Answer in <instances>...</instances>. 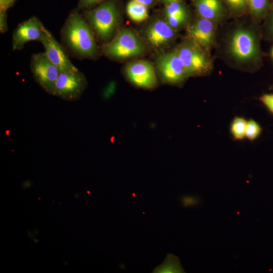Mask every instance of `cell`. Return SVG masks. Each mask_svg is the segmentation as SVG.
Wrapping results in <instances>:
<instances>
[{
  "instance_id": "obj_1",
  "label": "cell",
  "mask_w": 273,
  "mask_h": 273,
  "mask_svg": "<svg viewBox=\"0 0 273 273\" xmlns=\"http://www.w3.org/2000/svg\"><path fill=\"white\" fill-rule=\"evenodd\" d=\"M62 42L75 57L93 58L97 48L92 30L78 9L71 11L61 30Z\"/></svg>"
},
{
  "instance_id": "obj_2",
  "label": "cell",
  "mask_w": 273,
  "mask_h": 273,
  "mask_svg": "<svg viewBox=\"0 0 273 273\" xmlns=\"http://www.w3.org/2000/svg\"><path fill=\"white\" fill-rule=\"evenodd\" d=\"M226 51L235 63L251 64L258 59V43L253 30L245 26H239L233 31L228 38Z\"/></svg>"
},
{
  "instance_id": "obj_3",
  "label": "cell",
  "mask_w": 273,
  "mask_h": 273,
  "mask_svg": "<svg viewBox=\"0 0 273 273\" xmlns=\"http://www.w3.org/2000/svg\"><path fill=\"white\" fill-rule=\"evenodd\" d=\"M84 14L97 36L104 40L111 37L119 22V11L111 1L103 3L92 10L86 11Z\"/></svg>"
},
{
  "instance_id": "obj_4",
  "label": "cell",
  "mask_w": 273,
  "mask_h": 273,
  "mask_svg": "<svg viewBox=\"0 0 273 273\" xmlns=\"http://www.w3.org/2000/svg\"><path fill=\"white\" fill-rule=\"evenodd\" d=\"M144 49L142 42L132 31L122 29L104 45L103 51L108 57L121 59L139 55Z\"/></svg>"
},
{
  "instance_id": "obj_5",
  "label": "cell",
  "mask_w": 273,
  "mask_h": 273,
  "mask_svg": "<svg viewBox=\"0 0 273 273\" xmlns=\"http://www.w3.org/2000/svg\"><path fill=\"white\" fill-rule=\"evenodd\" d=\"M30 67L34 80L46 93L53 96L60 70L49 60L44 52L31 56Z\"/></svg>"
},
{
  "instance_id": "obj_6",
  "label": "cell",
  "mask_w": 273,
  "mask_h": 273,
  "mask_svg": "<svg viewBox=\"0 0 273 273\" xmlns=\"http://www.w3.org/2000/svg\"><path fill=\"white\" fill-rule=\"evenodd\" d=\"M87 85L85 76L79 70L76 72H60L53 96L66 101H76L81 97Z\"/></svg>"
},
{
  "instance_id": "obj_7",
  "label": "cell",
  "mask_w": 273,
  "mask_h": 273,
  "mask_svg": "<svg viewBox=\"0 0 273 273\" xmlns=\"http://www.w3.org/2000/svg\"><path fill=\"white\" fill-rule=\"evenodd\" d=\"M188 76L201 74L209 71L211 62L202 49L195 44L185 43L176 51Z\"/></svg>"
},
{
  "instance_id": "obj_8",
  "label": "cell",
  "mask_w": 273,
  "mask_h": 273,
  "mask_svg": "<svg viewBox=\"0 0 273 273\" xmlns=\"http://www.w3.org/2000/svg\"><path fill=\"white\" fill-rule=\"evenodd\" d=\"M41 42L48 58L60 72H76L79 70L70 60L62 46L44 25Z\"/></svg>"
},
{
  "instance_id": "obj_9",
  "label": "cell",
  "mask_w": 273,
  "mask_h": 273,
  "mask_svg": "<svg viewBox=\"0 0 273 273\" xmlns=\"http://www.w3.org/2000/svg\"><path fill=\"white\" fill-rule=\"evenodd\" d=\"M157 67L163 80L168 83H179L188 76L176 51L159 55Z\"/></svg>"
},
{
  "instance_id": "obj_10",
  "label": "cell",
  "mask_w": 273,
  "mask_h": 273,
  "mask_svg": "<svg viewBox=\"0 0 273 273\" xmlns=\"http://www.w3.org/2000/svg\"><path fill=\"white\" fill-rule=\"evenodd\" d=\"M43 25L35 16L19 24L14 30L12 40L13 51L23 49L25 44L30 41H39L41 42L43 35Z\"/></svg>"
},
{
  "instance_id": "obj_11",
  "label": "cell",
  "mask_w": 273,
  "mask_h": 273,
  "mask_svg": "<svg viewBox=\"0 0 273 273\" xmlns=\"http://www.w3.org/2000/svg\"><path fill=\"white\" fill-rule=\"evenodd\" d=\"M125 73L130 82L138 87L152 88L157 84L154 68L147 61H138L128 64Z\"/></svg>"
},
{
  "instance_id": "obj_12",
  "label": "cell",
  "mask_w": 273,
  "mask_h": 273,
  "mask_svg": "<svg viewBox=\"0 0 273 273\" xmlns=\"http://www.w3.org/2000/svg\"><path fill=\"white\" fill-rule=\"evenodd\" d=\"M187 33L194 44L207 50L213 43L215 27L212 21L201 17L188 26Z\"/></svg>"
},
{
  "instance_id": "obj_13",
  "label": "cell",
  "mask_w": 273,
  "mask_h": 273,
  "mask_svg": "<svg viewBox=\"0 0 273 273\" xmlns=\"http://www.w3.org/2000/svg\"><path fill=\"white\" fill-rule=\"evenodd\" d=\"M146 36L151 45L160 47L171 41L174 37L175 32L166 21L157 20L149 25Z\"/></svg>"
},
{
  "instance_id": "obj_14",
  "label": "cell",
  "mask_w": 273,
  "mask_h": 273,
  "mask_svg": "<svg viewBox=\"0 0 273 273\" xmlns=\"http://www.w3.org/2000/svg\"><path fill=\"white\" fill-rule=\"evenodd\" d=\"M194 4L201 18L214 21L219 19L223 14L220 0H194Z\"/></svg>"
},
{
  "instance_id": "obj_15",
  "label": "cell",
  "mask_w": 273,
  "mask_h": 273,
  "mask_svg": "<svg viewBox=\"0 0 273 273\" xmlns=\"http://www.w3.org/2000/svg\"><path fill=\"white\" fill-rule=\"evenodd\" d=\"M155 273L185 272L181 267L179 258L172 254H167L163 262L153 270Z\"/></svg>"
},
{
  "instance_id": "obj_16",
  "label": "cell",
  "mask_w": 273,
  "mask_h": 273,
  "mask_svg": "<svg viewBox=\"0 0 273 273\" xmlns=\"http://www.w3.org/2000/svg\"><path fill=\"white\" fill-rule=\"evenodd\" d=\"M126 11L129 17L135 22H142L148 17L147 6L134 0L128 3Z\"/></svg>"
},
{
  "instance_id": "obj_17",
  "label": "cell",
  "mask_w": 273,
  "mask_h": 273,
  "mask_svg": "<svg viewBox=\"0 0 273 273\" xmlns=\"http://www.w3.org/2000/svg\"><path fill=\"white\" fill-rule=\"evenodd\" d=\"M246 125L247 121L243 117L235 118L231 124V132L236 140H240L244 138Z\"/></svg>"
},
{
  "instance_id": "obj_18",
  "label": "cell",
  "mask_w": 273,
  "mask_h": 273,
  "mask_svg": "<svg viewBox=\"0 0 273 273\" xmlns=\"http://www.w3.org/2000/svg\"><path fill=\"white\" fill-rule=\"evenodd\" d=\"M248 6L254 17L260 18L266 12L269 0H246Z\"/></svg>"
},
{
  "instance_id": "obj_19",
  "label": "cell",
  "mask_w": 273,
  "mask_h": 273,
  "mask_svg": "<svg viewBox=\"0 0 273 273\" xmlns=\"http://www.w3.org/2000/svg\"><path fill=\"white\" fill-rule=\"evenodd\" d=\"M165 14L166 16H179L187 18L188 16L187 10L180 2H173L166 5Z\"/></svg>"
},
{
  "instance_id": "obj_20",
  "label": "cell",
  "mask_w": 273,
  "mask_h": 273,
  "mask_svg": "<svg viewBox=\"0 0 273 273\" xmlns=\"http://www.w3.org/2000/svg\"><path fill=\"white\" fill-rule=\"evenodd\" d=\"M261 128L260 125L254 120H249L247 121L245 136L252 141L260 134Z\"/></svg>"
},
{
  "instance_id": "obj_21",
  "label": "cell",
  "mask_w": 273,
  "mask_h": 273,
  "mask_svg": "<svg viewBox=\"0 0 273 273\" xmlns=\"http://www.w3.org/2000/svg\"><path fill=\"white\" fill-rule=\"evenodd\" d=\"M230 9L236 13L245 11L248 6L246 0H225Z\"/></svg>"
},
{
  "instance_id": "obj_22",
  "label": "cell",
  "mask_w": 273,
  "mask_h": 273,
  "mask_svg": "<svg viewBox=\"0 0 273 273\" xmlns=\"http://www.w3.org/2000/svg\"><path fill=\"white\" fill-rule=\"evenodd\" d=\"M187 17L179 16H166L167 23L173 29L181 26L186 21Z\"/></svg>"
},
{
  "instance_id": "obj_23",
  "label": "cell",
  "mask_w": 273,
  "mask_h": 273,
  "mask_svg": "<svg viewBox=\"0 0 273 273\" xmlns=\"http://www.w3.org/2000/svg\"><path fill=\"white\" fill-rule=\"evenodd\" d=\"M104 0H79L78 4V10L90 8Z\"/></svg>"
},
{
  "instance_id": "obj_24",
  "label": "cell",
  "mask_w": 273,
  "mask_h": 273,
  "mask_svg": "<svg viewBox=\"0 0 273 273\" xmlns=\"http://www.w3.org/2000/svg\"><path fill=\"white\" fill-rule=\"evenodd\" d=\"M8 29L7 21V11H0V31L5 33Z\"/></svg>"
},
{
  "instance_id": "obj_25",
  "label": "cell",
  "mask_w": 273,
  "mask_h": 273,
  "mask_svg": "<svg viewBox=\"0 0 273 273\" xmlns=\"http://www.w3.org/2000/svg\"><path fill=\"white\" fill-rule=\"evenodd\" d=\"M260 100L273 113V94L264 95Z\"/></svg>"
},
{
  "instance_id": "obj_26",
  "label": "cell",
  "mask_w": 273,
  "mask_h": 273,
  "mask_svg": "<svg viewBox=\"0 0 273 273\" xmlns=\"http://www.w3.org/2000/svg\"><path fill=\"white\" fill-rule=\"evenodd\" d=\"M16 0H0V11H7L13 6Z\"/></svg>"
},
{
  "instance_id": "obj_27",
  "label": "cell",
  "mask_w": 273,
  "mask_h": 273,
  "mask_svg": "<svg viewBox=\"0 0 273 273\" xmlns=\"http://www.w3.org/2000/svg\"><path fill=\"white\" fill-rule=\"evenodd\" d=\"M196 200L193 198L186 197L183 199V203L185 206L193 205L196 203Z\"/></svg>"
},
{
  "instance_id": "obj_28",
  "label": "cell",
  "mask_w": 273,
  "mask_h": 273,
  "mask_svg": "<svg viewBox=\"0 0 273 273\" xmlns=\"http://www.w3.org/2000/svg\"><path fill=\"white\" fill-rule=\"evenodd\" d=\"M139 3H141L146 6H151L154 3L155 0H134Z\"/></svg>"
},
{
  "instance_id": "obj_29",
  "label": "cell",
  "mask_w": 273,
  "mask_h": 273,
  "mask_svg": "<svg viewBox=\"0 0 273 273\" xmlns=\"http://www.w3.org/2000/svg\"><path fill=\"white\" fill-rule=\"evenodd\" d=\"M161 2L164 3L165 5H167L168 4L175 2H180L181 0H161Z\"/></svg>"
},
{
  "instance_id": "obj_30",
  "label": "cell",
  "mask_w": 273,
  "mask_h": 273,
  "mask_svg": "<svg viewBox=\"0 0 273 273\" xmlns=\"http://www.w3.org/2000/svg\"><path fill=\"white\" fill-rule=\"evenodd\" d=\"M270 27H271V30L272 32H273V13L272 14L271 19Z\"/></svg>"
},
{
  "instance_id": "obj_31",
  "label": "cell",
  "mask_w": 273,
  "mask_h": 273,
  "mask_svg": "<svg viewBox=\"0 0 273 273\" xmlns=\"http://www.w3.org/2000/svg\"><path fill=\"white\" fill-rule=\"evenodd\" d=\"M271 54H272V56L273 57V48H272V50Z\"/></svg>"
}]
</instances>
